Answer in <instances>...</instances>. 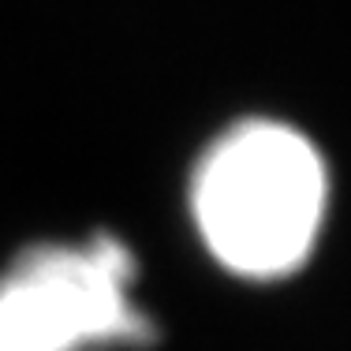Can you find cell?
Listing matches in <instances>:
<instances>
[{
  "label": "cell",
  "instance_id": "cell-1",
  "mask_svg": "<svg viewBox=\"0 0 351 351\" xmlns=\"http://www.w3.org/2000/svg\"><path fill=\"white\" fill-rule=\"evenodd\" d=\"M332 176L317 142L277 116H243L198 149L187 172V217L217 269L280 284L314 258Z\"/></svg>",
  "mask_w": 351,
  "mask_h": 351
},
{
  "label": "cell",
  "instance_id": "cell-2",
  "mask_svg": "<svg viewBox=\"0 0 351 351\" xmlns=\"http://www.w3.org/2000/svg\"><path fill=\"white\" fill-rule=\"evenodd\" d=\"M116 232L34 239L0 265V351H146L161 325Z\"/></svg>",
  "mask_w": 351,
  "mask_h": 351
}]
</instances>
